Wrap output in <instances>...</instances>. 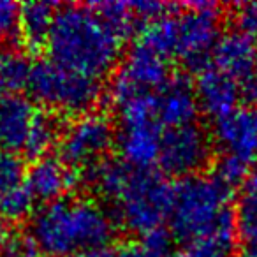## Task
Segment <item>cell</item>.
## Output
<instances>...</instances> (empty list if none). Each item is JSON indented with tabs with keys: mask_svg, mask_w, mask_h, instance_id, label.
Instances as JSON below:
<instances>
[{
	"mask_svg": "<svg viewBox=\"0 0 257 257\" xmlns=\"http://www.w3.org/2000/svg\"><path fill=\"white\" fill-rule=\"evenodd\" d=\"M0 257H8V253H0Z\"/></svg>",
	"mask_w": 257,
	"mask_h": 257,
	"instance_id": "d6a6232c",
	"label": "cell"
},
{
	"mask_svg": "<svg viewBox=\"0 0 257 257\" xmlns=\"http://www.w3.org/2000/svg\"><path fill=\"white\" fill-rule=\"evenodd\" d=\"M41 253L37 252V248L32 245V241L27 238L13 239V243L8 248V257H39Z\"/></svg>",
	"mask_w": 257,
	"mask_h": 257,
	"instance_id": "83f0119b",
	"label": "cell"
},
{
	"mask_svg": "<svg viewBox=\"0 0 257 257\" xmlns=\"http://www.w3.org/2000/svg\"><path fill=\"white\" fill-rule=\"evenodd\" d=\"M20 9L16 2L0 0V46L20 39Z\"/></svg>",
	"mask_w": 257,
	"mask_h": 257,
	"instance_id": "484cf974",
	"label": "cell"
},
{
	"mask_svg": "<svg viewBox=\"0 0 257 257\" xmlns=\"http://www.w3.org/2000/svg\"><path fill=\"white\" fill-rule=\"evenodd\" d=\"M194 88H196L199 109L213 120L225 116L236 107H239L241 92L238 85L211 64L199 71Z\"/></svg>",
	"mask_w": 257,
	"mask_h": 257,
	"instance_id": "9a60e30c",
	"label": "cell"
},
{
	"mask_svg": "<svg viewBox=\"0 0 257 257\" xmlns=\"http://www.w3.org/2000/svg\"><path fill=\"white\" fill-rule=\"evenodd\" d=\"M171 199L173 185L162 173L131 168L109 204L114 210V220L141 236L162 229V224L169 220Z\"/></svg>",
	"mask_w": 257,
	"mask_h": 257,
	"instance_id": "5b68a950",
	"label": "cell"
},
{
	"mask_svg": "<svg viewBox=\"0 0 257 257\" xmlns=\"http://www.w3.org/2000/svg\"><path fill=\"white\" fill-rule=\"evenodd\" d=\"M168 257H190V255L187 253V250H185V252H180V250H178V252H171Z\"/></svg>",
	"mask_w": 257,
	"mask_h": 257,
	"instance_id": "4dcf8cb0",
	"label": "cell"
},
{
	"mask_svg": "<svg viewBox=\"0 0 257 257\" xmlns=\"http://www.w3.org/2000/svg\"><path fill=\"white\" fill-rule=\"evenodd\" d=\"M211 65L238 85L245 106L257 107V43L243 34L227 32L218 39Z\"/></svg>",
	"mask_w": 257,
	"mask_h": 257,
	"instance_id": "30bf717a",
	"label": "cell"
},
{
	"mask_svg": "<svg viewBox=\"0 0 257 257\" xmlns=\"http://www.w3.org/2000/svg\"><path fill=\"white\" fill-rule=\"evenodd\" d=\"M199 111L194 83L185 76H173L155 93V114L162 128L194 123Z\"/></svg>",
	"mask_w": 257,
	"mask_h": 257,
	"instance_id": "5bb4252c",
	"label": "cell"
},
{
	"mask_svg": "<svg viewBox=\"0 0 257 257\" xmlns=\"http://www.w3.org/2000/svg\"><path fill=\"white\" fill-rule=\"evenodd\" d=\"M239 257H257V253H255V252H248V250H246V252H245V253H241Z\"/></svg>",
	"mask_w": 257,
	"mask_h": 257,
	"instance_id": "1f68e13d",
	"label": "cell"
},
{
	"mask_svg": "<svg viewBox=\"0 0 257 257\" xmlns=\"http://www.w3.org/2000/svg\"><path fill=\"white\" fill-rule=\"evenodd\" d=\"M27 88L30 99L46 107L50 113L72 116L92 113L102 95L99 79L71 71L50 58L32 64Z\"/></svg>",
	"mask_w": 257,
	"mask_h": 257,
	"instance_id": "8992f818",
	"label": "cell"
},
{
	"mask_svg": "<svg viewBox=\"0 0 257 257\" xmlns=\"http://www.w3.org/2000/svg\"><path fill=\"white\" fill-rule=\"evenodd\" d=\"M27 169L20 155L0 152V201L25 183Z\"/></svg>",
	"mask_w": 257,
	"mask_h": 257,
	"instance_id": "d4e9b609",
	"label": "cell"
},
{
	"mask_svg": "<svg viewBox=\"0 0 257 257\" xmlns=\"http://www.w3.org/2000/svg\"><path fill=\"white\" fill-rule=\"evenodd\" d=\"M231 16L236 32L243 34L250 39H257V2L236 4Z\"/></svg>",
	"mask_w": 257,
	"mask_h": 257,
	"instance_id": "4316f807",
	"label": "cell"
},
{
	"mask_svg": "<svg viewBox=\"0 0 257 257\" xmlns=\"http://www.w3.org/2000/svg\"><path fill=\"white\" fill-rule=\"evenodd\" d=\"M213 157V140L197 121L164 128L159 155V169L164 176L182 180L201 175Z\"/></svg>",
	"mask_w": 257,
	"mask_h": 257,
	"instance_id": "ba28073f",
	"label": "cell"
},
{
	"mask_svg": "<svg viewBox=\"0 0 257 257\" xmlns=\"http://www.w3.org/2000/svg\"><path fill=\"white\" fill-rule=\"evenodd\" d=\"M162 133L164 128L155 120L120 123L114 143L120 161L134 169H154L161 155Z\"/></svg>",
	"mask_w": 257,
	"mask_h": 257,
	"instance_id": "7c38bea8",
	"label": "cell"
},
{
	"mask_svg": "<svg viewBox=\"0 0 257 257\" xmlns=\"http://www.w3.org/2000/svg\"><path fill=\"white\" fill-rule=\"evenodd\" d=\"M173 78L169 60L150 46L136 41L109 86L113 106L140 93H155Z\"/></svg>",
	"mask_w": 257,
	"mask_h": 257,
	"instance_id": "9c48e42d",
	"label": "cell"
},
{
	"mask_svg": "<svg viewBox=\"0 0 257 257\" xmlns=\"http://www.w3.org/2000/svg\"><path fill=\"white\" fill-rule=\"evenodd\" d=\"M37 116L34 100L20 93L0 99V148L2 152H23L32 123Z\"/></svg>",
	"mask_w": 257,
	"mask_h": 257,
	"instance_id": "2e32d148",
	"label": "cell"
},
{
	"mask_svg": "<svg viewBox=\"0 0 257 257\" xmlns=\"http://www.w3.org/2000/svg\"><path fill=\"white\" fill-rule=\"evenodd\" d=\"M13 234H11V229H9V224L8 220L0 217V252L2 250H8L9 245L13 243Z\"/></svg>",
	"mask_w": 257,
	"mask_h": 257,
	"instance_id": "f1b7e54d",
	"label": "cell"
},
{
	"mask_svg": "<svg viewBox=\"0 0 257 257\" xmlns=\"http://www.w3.org/2000/svg\"><path fill=\"white\" fill-rule=\"evenodd\" d=\"M123 41L92 6L58 8L46 43L50 60L100 79L118 64Z\"/></svg>",
	"mask_w": 257,
	"mask_h": 257,
	"instance_id": "7a4b0ae2",
	"label": "cell"
},
{
	"mask_svg": "<svg viewBox=\"0 0 257 257\" xmlns=\"http://www.w3.org/2000/svg\"><path fill=\"white\" fill-rule=\"evenodd\" d=\"M220 34L218 8L210 2L173 8L141 30L138 41L164 58L178 60L190 69L201 71L211 60Z\"/></svg>",
	"mask_w": 257,
	"mask_h": 257,
	"instance_id": "3957f363",
	"label": "cell"
},
{
	"mask_svg": "<svg viewBox=\"0 0 257 257\" xmlns=\"http://www.w3.org/2000/svg\"><path fill=\"white\" fill-rule=\"evenodd\" d=\"M116 143L114 125L102 113H86L76 116L62 131L58 141V157L72 169H86L107 159Z\"/></svg>",
	"mask_w": 257,
	"mask_h": 257,
	"instance_id": "52a82bcc",
	"label": "cell"
},
{
	"mask_svg": "<svg viewBox=\"0 0 257 257\" xmlns=\"http://www.w3.org/2000/svg\"><path fill=\"white\" fill-rule=\"evenodd\" d=\"M60 136L62 131L57 116L50 111H37V116L23 147V154L32 161L46 157L48 152L60 141Z\"/></svg>",
	"mask_w": 257,
	"mask_h": 257,
	"instance_id": "ffe728a7",
	"label": "cell"
},
{
	"mask_svg": "<svg viewBox=\"0 0 257 257\" xmlns=\"http://www.w3.org/2000/svg\"><path fill=\"white\" fill-rule=\"evenodd\" d=\"M78 182L76 169L67 166L60 157L46 155L32 162L25 175V185L36 201L44 204L57 203L69 197Z\"/></svg>",
	"mask_w": 257,
	"mask_h": 257,
	"instance_id": "4fadbf2b",
	"label": "cell"
},
{
	"mask_svg": "<svg viewBox=\"0 0 257 257\" xmlns=\"http://www.w3.org/2000/svg\"><path fill=\"white\" fill-rule=\"evenodd\" d=\"M236 225L199 238L187 245L190 257H231L236 246Z\"/></svg>",
	"mask_w": 257,
	"mask_h": 257,
	"instance_id": "603a6c76",
	"label": "cell"
},
{
	"mask_svg": "<svg viewBox=\"0 0 257 257\" xmlns=\"http://www.w3.org/2000/svg\"><path fill=\"white\" fill-rule=\"evenodd\" d=\"M236 234L248 252L257 253V168L239 185L234 204Z\"/></svg>",
	"mask_w": 257,
	"mask_h": 257,
	"instance_id": "ac0fdd59",
	"label": "cell"
},
{
	"mask_svg": "<svg viewBox=\"0 0 257 257\" xmlns=\"http://www.w3.org/2000/svg\"><path fill=\"white\" fill-rule=\"evenodd\" d=\"M92 8L121 41L134 34H141V30L148 25L141 2H100L92 4Z\"/></svg>",
	"mask_w": 257,
	"mask_h": 257,
	"instance_id": "d6986e66",
	"label": "cell"
},
{
	"mask_svg": "<svg viewBox=\"0 0 257 257\" xmlns=\"http://www.w3.org/2000/svg\"><path fill=\"white\" fill-rule=\"evenodd\" d=\"M211 140L220 155L252 166L257 161V107L239 106L217 118Z\"/></svg>",
	"mask_w": 257,
	"mask_h": 257,
	"instance_id": "8fae6325",
	"label": "cell"
},
{
	"mask_svg": "<svg viewBox=\"0 0 257 257\" xmlns=\"http://www.w3.org/2000/svg\"><path fill=\"white\" fill-rule=\"evenodd\" d=\"M168 222L173 236L185 245L220 229L234 227L231 187L206 173L178 180L173 185Z\"/></svg>",
	"mask_w": 257,
	"mask_h": 257,
	"instance_id": "277c9868",
	"label": "cell"
},
{
	"mask_svg": "<svg viewBox=\"0 0 257 257\" xmlns=\"http://www.w3.org/2000/svg\"><path fill=\"white\" fill-rule=\"evenodd\" d=\"M116 232V220L88 197H65L34 211L29 239L41 255L67 257L83 250L106 248Z\"/></svg>",
	"mask_w": 257,
	"mask_h": 257,
	"instance_id": "6da1fadb",
	"label": "cell"
},
{
	"mask_svg": "<svg viewBox=\"0 0 257 257\" xmlns=\"http://www.w3.org/2000/svg\"><path fill=\"white\" fill-rule=\"evenodd\" d=\"M171 252V236L164 229H157L125 243L116 257H168Z\"/></svg>",
	"mask_w": 257,
	"mask_h": 257,
	"instance_id": "7402d4cb",
	"label": "cell"
},
{
	"mask_svg": "<svg viewBox=\"0 0 257 257\" xmlns=\"http://www.w3.org/2000/svg\"><path fill=\"white\" fill-rule=\"evenodd\" d=\"M58 6L50 2H27L20 9V39L30 51L46 48Z\"/></svg>",
	"mask_w": 257,
	"mask_h": 257,
	"instance_id": "e0dca14e",
	"label": "cell"
},
{
	"mask_svg": "<svg viewBox=\"0 0 257 257\" xmlns=\"http://www.w3.org/2000/svg\"><path fill=\"white\" fill-rule=\"evenodd\" d=\"M67 257H116V252L106 246V248H93V250H83V252L72 253Z\"/></svg>",
	"mask_w": 257,
	"mask_h": 257,
	"instance_id": "f546056e",
	"label": "cell"
},
{
	"mask_svg": "<svg viewBox=\"0 0 257 257\" xmlns=\"http://www.w3.org/2000/svg\"><path fill=\"white\" fill-rule=\"evenodd\" d=\"M32 64L16 50H0V99L18 93L29 85Z\"/></svg>",
	"mask_w": 257,
	"mask_h": 257,
	"instance_id": "44dd1931",
	"label": "cell"
},
{
	"mask_svg": "<svg viewBox=\"0 0 257 257\" xmlns=\"http://www.w3.org/2000/svg\"><path fill=\"white\" fill-rule=\"evenodd\" d=\"M34 204H36V199L23 183L22 187L9 192L0 201V217L8 222L23 220V218L34 215Z\"/></svg>",
	"mask_w": 257,
	"mask_h": 257,
	"instance_id": "cb8c5ba5",
	"label": "cell"
}]
</instances>
